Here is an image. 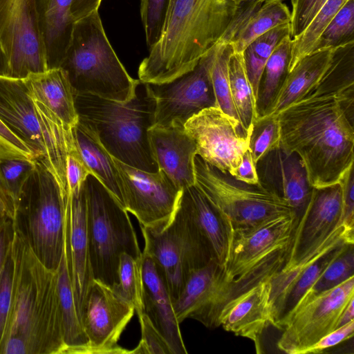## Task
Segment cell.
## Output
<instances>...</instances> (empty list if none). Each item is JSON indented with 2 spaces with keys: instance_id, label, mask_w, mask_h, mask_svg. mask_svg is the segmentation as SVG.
<instances>
[{
  "instance_id": "6da1fadb",
  "label": "cell",
  "mask_w": 354,
  "mask_h": 354,
  "mask_svg": "<svg viewBox=\"0 0 354 354\" xmlns=\"http://www.w3.org/2000/svg\"><path fill=\"white\" fill-rule=\"evenodd\" d=\"M11 252L12 290L0 354H65L57 270L46 267L15 229Z\"/></svg>"
},
{
  "instance_id": "7a4b0ae2",
  "label": "cell",
  "mask_w": 354,
  "mask_h": 354,
  "mask_svg": "<svg viewBox=\"0 0 354 354\" xmlns=\"http://www.w3.org/2000/svg\"><path fill=\"white\" fill-rule=\"evenodd\" d=\"M277 115L280 148L299 157L311 186L339 183L353 166L354 127L338 93L312 91Z\"/></svg>"
},
{
  "instance_id": "3957f363",
  "label": "cell",
  "mask_w": 354,
  "mask_h": 354,
  "mask_svg": "<svg viewBox=\"0 0 354 354\" xmlns=\"http://www.w3.org/2000/svg\"><path fill=\"white\" fill-rule=\"evenodd\" d=\"M239 7L230 0H171L162 35L138 67L142 83L192 70L219 40Z\"/></svg>"
},
{
  "instance_id": "277c9868",
  "label": "cell",
  "mask_w": 354,
  "mask_h": 354,
  "mask_svg": "<svg viewBox=\"0 0 354 354\" xmlns=\"http://www.w3.org/2000/svg\"><path fill=\"white\" fill-rule=\"evenodd\" d=\"M142 85L140 88L138 84L136 95L128 102L78 94L75 95V104L78 122L97 137L112 157L132 167L156 173L159 169L148 134L154 124L156 104L145 84Z\"/></svg>"
},
{
  "instance_id": "5b68a950",
  "label": "cell",
  "mask_w": 354,
  "mask_h": 354,
  "mask_svg": "<svg viewBox=\"0 0 354 354\" xmlns=\"http://www.w3.org/2000/svg\"><path fill=\"white\" fill-rule=\"evenodd\" d=\"M0 120L34 152L53 176L64 200L66 158L75 147L72 128L28 94L24 79L0 74Z\"/></svg>"
},
{
  "instance_id": "8992f818",
  "label": "cell",
  "mask_w": 354,
  "mask_h": 354,
  "mask_svg": "<svg viewBox=\"0 0 354 354\" xmlns=\"http://www.w3.org/2000/svg\"><path fill=\"white\" fill-rule=\"evenodd\" d=\"M75 95L90 94L125 102L136 93L132 78L112 48L98 10L75 21L71 39L60 66Z\"/></svg>"
},
{
  "instance_id": "52a82bcc",
  "label": "cell",
  "mask_w": 354,
  "mask_h": 354,
  "mask_svg": "<svg viewBox=\"0 0 354 354\" xmlns=\"http://www.w3.org/2000/svg\"><path fill=\"white\" fill-rule=\"evenodd\" d=\"M90 263L93 279L114 288L120 254L142 257L128 212L93 174L84 183Z\"/></svg>"
},
{
  "instance_id": "ba28073f",
  "label": "cell",
  "mask_w": 354,
  "mask_h": 354,
  "mask_svg": "<svg viewBox=\"0 0 354 354\" xmlns=\"http://www.w3.org/2000/svg\"><path fill=\"white\" fill-rule=\"evenodd\" d=\"M33 186L28 185L18 205L14 227L39 261L57 270L63 254L65 200L53 176L37 162Z\"/></svg>"
},
{
  "instance_id": "9c48e42d",
  "label": "cell",
  "mask_w": 354,
  "mask_h": 354,
  "mask_svg": "<svg viewBox=\"0 0 354 354\" xmlns=\"http://www.w3.org/2000/svg\"><path fill=\"white\" fill-rule=\"evenodd\" d=\"M194 169L195 185L230 220L234 230L295 214L283 198L260 183L250 185L239 181L197 155Z\"/></svg>"
},
{
  "instance_id": "30bf717a",
  "label": "cell",
  "mask_w": 354,
  "mask_h": 354,
  "mask_svg": "<svg viewBox=\"0 0 354 354\" xmlns=\"http://www.w3.org/2000/svg\"><path fill=\"white\" fill-rule=\"evenodd\" d=\"M354 298V276L317 294L306 292L283 321L277 347L288 354H300L336 329L342 310Z\"/></svg>"
},
{
  "instance_id": "8fae6325",
  "label": "cell",
  "mask_w": 354,
  "mask_h": 354,
  "mask_svg": "<svg viewBox=\"0 0 354 354\" xmlns=\"http://www.w3.org/2000/svg\"><path fill=\"white\" fill-rule=\"evenodd\" d=\"M3 75L24 79L48 69L30 0H0Z\"/></svg>"
},
{
  "instance_id": "7c38bea8",
  "label": "cell",
  "mask_w": 354,
  "mask_h": 354,
  "mask_svg": "<svg viewBox=\"0 0 354 354\" xmlns=\"http://www.w3.org/2000/svg\"><path fill=\"white\" fill-rule=\"evenodd\" d=\"M211 50L191 71L169 82L144 83L155 100L154 124L184 126L202 110L217 106L210 77Z\"/></svg>"
},
{
  "instance_id": "4fadbf2b",
  "label": "cell",
  "mask_w": 354,
  "mask_h": 354,
  "mask_svg": "<svg viewBox=\"0 0 354 354\" xmlns=\"http://www.w3.org/2000/svg\"><path fill=\"white\" fill-rule=\"evenodd\" d=\"M184 127L196 145L197 156L234 176L249 145V138L237 120L212 106L193 115Z\"/></svg>"
},
{
  "instance_id": "5bb4252c",
  "label": "cell",
  "mask_w": 354,
  "mask_h": 354,
  "mask_svg": "<svg viewBox=\"0 0 354 354\" xmlns=\"http://www.w3.org/2000/svg\"><path fill=\"white\" fill-rule=\"evenodd\" d=\"M134 312V306L113 288L93 279L80 314L87 354L129 353L118 342Z\"/></svg>"
},
{
  "instance_id": "9a60e30c",
  "label": "cell",
  "mask_w": 354,
  "mask_h": 354,
  "mask_svg": "<svg viewBox=\"0 0 354 354\" xmlns=\"http://www.w3.org/2000/svg\"><path fill=\"white\" fill-rule=\"evenodd\" d=\"M122 181L123 207L140 227H160L171 219L181 190L162 171L147 172L113 157Z\"/></svg>"
},
{
  "instance_id": "2e32d148",
  "label": "cell",
  "mask_w": 354,
  "mask_h": 354,
  "mask_svg": "<svg viewBox=\"0 0 354 354\" xmlns=\"http://www.w3.org/2000/svg\"><path fill=\"white\" fill-rule=\"evenodd\" d=\"M141 230L142 252L153 259L174 301L190 272L207 264L206 258L184 228L171 219L164 226Z\"/></svg>"
},
{
  "instance_id": "e0dca14e",
  "label": "cell",
  "mask_w": 354,
  "mask_h": 354,
  "mask_svg": "<svg viewBox=\"0 0 354 354\" xmlns=\"http://www.w3.org/2000/svg\"><path fill=\"white\" fill-rule=\"evenodd\" d=\"M342 214L340 183L313 187L307 205L297 218L285 265L299 259L341 225Z\"/></svg>"
},
{
  "instance_id": "ac0fdd59",
  "label": "cell",
  "mask_w": 354,
  "mask_h": 354,
  "mask_svg": "<svg viewBox=\"0 0 354 354\" xmlns=\"http://www.w3.org/2000/svg\"><path fill=\"white\" fill-rule=\"evenodd\" d=\"M295 214L282 216L254 227L234 230L223 281L237 275L268 252L291 241L297 221Z\"/></svg>"
},
{
  "instance_id": "d6986e66",
  "label": "cell",
  "mask_w": 354,
  "mask_h": 354,
  "mask_svg": "<svg viewBox=\"0 0 354 354\" xmlns=\"http://www.w3.org/2000/svg\"><path fill=\"white\" fill-rule=\"evenodd\" d=\"M64 243L68 253L73 294L80 316L85 295L93 281L89 258L84 184L78 190L66 195Z\"/></svg>"
},
{
  "instance_id": "ffe728a7",
  "label": "cell",
  "mask_w": 354,
  "mask_h": 354,
  "mask_svg": "<svg viewBox=\"0 0 354 354\" xmlns=\"http://www.w3.org/2000/svg\"><path fill=\"white\" fill-rule=\"evenodd\" d=\"M256 167L259 183L283 198L299 217L313 188L299 157L279 147L263 156Z\"/></svg>"
},
{
  "instance_id": "44dd1931",
  "label": "cell",
  "mask_w": 354,
  "mask_h": 354,
  "mask_svg": "<svg viewBox=\"0 0 354 354\" xmlns=\"http://www.w3.org/2000/svg\"><path fill=\"white\" fill-rule=\"evenodd\" d=\"M270 279L265 280L234 299L221 310L218 327L250 339L261 353V337L268 326H274L270 301Z\"/></svg>"
},
{
  "instance_id": "7402d4cb",
  "label": "cell",
  "mask_w": 354,
  "mask_h": 354,
  "mask_svg": "<svg viewBox=\"0 0 354 354\" xmlns=\"http://www.w3.org/2000/svg\"><path fill=\"white\" fill-rule=\"evenodd\" d=\"M148 134L152 155L159 170L165 172L180 190L195 185L196 147L184 126L153 125Z\"/></svg>"
},
{
  "instance_id": "603a6c76",
  "label": "cell",
  "mask_w": 354,
  "mask_h": 354,
  "mask_svg": "<svg viewBox=\"0 0 354 354\" xmlns=\"http://www.w3.org/2000/svg\"><path fill=\"white\" fill-rule=\"evenodd\" d=\"M178 203L194 223L214 259L225 267L234 234L230 220L196 185L183 188Z\"/></svg>"
},
{
  "instance_id": "cb8c5ba5",
  "label": "cell",
  "mask_w": 354,
  "mask_h": 354,
  "mask_svg": "<svg viewBox=\"0 0 354 354\" xmlns=\"http://www.w3.org/2000/svg\"><path fill=\"white\" fill-rule=\"evenodd\" d=\"M291 241L277 247L229 280L222 279L198 322L209 328L218 327V318L225 306L259 283L272 279L283 268L290 254Z\"/></svg>"
},
{
  "instance_id": "d4e9b609",
  "label": "cell",
  "mask_w": 354,
  "mask_h": 354,
  "mask_svg": "<svg viewBox=\"0 0 354 354\" xmlns=\"http://www.w3.org/2000/svg\"><path fill=\"white\" fill-rule=\"evenodd\" d=\"M143 312L167 340L174 354H187L173 300L153 259L142 252Z\"/></svg>"
},
{
  "instance_id": "484cf974",
  "label": "cell",
  "mask_w": 354,
  "mask_h": 354,
  "mask_svg": "<svg viewBox=\"0 0 354 354\" xmlns=\"http://www.w3.org/2000/svg\"><path fill=\"white\" fill-rule=\"evenodd\" d=\"M290 10L282 0L252 1L241 4L219 39L242 53L256 38L290 22ZM218 40V41H219Z\"/></svg>"
},
{
  "instance_id": "4316f807",
  "label": "cell",
  "mask_w": 354,
  "mask_h": 354,
  "mask_svg": "<svg viewBox=\"0 0 354 354\" xmlns=\"http://www.w3.org/2000/svg\"><path fill=\"white\" fill-rule=\"evenodd\" d=\"M73 0H30L48 67H59L69 46L75 21Z\"/></svg>"
},
{
  "instance_id": "83f0119b",
  "label": "cell",
  "mask_w": 354,
  "mask_h": 354,
  "mask_svg": "<svg viewBox=\"0 0 354 354\" xmlns=\"http://www.w3.org/2000/svg\"><path fill=\"white\" fill-rule=\"evenodd\" d=\"M338 46L317 48L298 62L287 73L268 115H277L308 95L330 68Z\"/></svg>"
},
{
  "instance_id": "f1b7e54d",
  "label": "cell",
  "mask_w": 354,
  "mask_h": 354,
  "mask_svg": "<svg viewBox=\"0 0 354 354\" xmlns=\"http://www.w3.org/2000/svg\"><path fill=\"white\" fill-rule=\"evenodd\" d=\"M24 81L32 100L44 104L68 127L75 126L78 115L75 94L66 72L61 67L30 73Z\"/></svg>"
},
{
  "instance_id": "f546056e",
  "label": "cell",
  "mask_w": 354,
  "mask_h": 354,
  "mask_svg": "<svg viewBox=\"0 0 354 354\" xmlns=\"http://www.w3.org/2000/svg\"><path fill=\"white\" fill-rule=\"evenodd\" d=\"M223 270L224 267L212 260L190 272L180 294L173 301L180 324L187 318L198 321L215 295L223 279Z\"/></svg>"
},
{
  "instance_id": "4dcf8cb0",
  "label": "cell",
  "mask_w": 354,
  "mask_h": 354,
  "mask_svg": "<svg viewBox=\"0 0 354 354\" xmlns=\"http://www.w3.org/2000/svg\"><path fill=\"white\" fill-rule=\"evenodd\" d=\"M74 142L91 174L117 198L123 206L122 186L113 157L97 137L84 125L77 122L72 128Z\"/></svg>"
},
{
  "instance_id": "1f68e13d",
  "label": "cell",
  "mask_w": 354,
  "mask_h": 354,
  "mask_svg": "<svg viewBox=\"0 0 354 354\" xmlns=\"http://www.w3.org/2000/svg\"><path fill=\"white\" fill-rule=\"evenodd\" d=\"M57 274L58 292L63 317L64 340L66 346L65 354H87L88 340L75 304L65 243Z\"/></svg>"
},
{
  "instance_id": "d6a6232c",
  "label": "cell",
  "mask_w": 354,
  "mask_h": 354,
  "mask_svg": "<svg viewBox=\"0 0 354 354\" xmlns=\"http://www.w3.org/2000/svg\"><path fill=\"white\" fill-rule=\"evenodd\" d=\"M291 40L290 33L284 36L266 64L256 100L257 118L268 114L288 73Z\"/></svg>"
},
{
  "instance_id": "836d02e7",
  "label": "cell",
  "mask_w": 354,
  "mask_h": 354,
  "mask_svg": "<svg viewBox=\"0 0 354 354\" xmlns=\"http://www.w3.org/2000/svg\"><path fill=\"white\" fill-rule=\"evenodd\" d=\"M228 70L233 104L241 128L249 138L257 113L256 100L247 75L243 52L232 50L229 57Z\"/></svg>"
},
{
  "instance_id": "e575fe53",
  "label": "cell",
  "mask_w": 354,
  "mask_h": 354,
  "mask_svg": "<svg viewBox=\"0 0 354 354\" xmlns=\"http://www.w3.org/2000/svg\"><path fill=\"white\" fill-rule=\"evenodd\" d=\"M347 1L328 0L305 29L292 38L288 73L303 57L317 48L323 32Z\"/></svg>"
},
{
  "instance_id": "d590c367",
  "label": "cell",
  "mask_w": 354,
  "mask_h": 354,
  "mask_svg": "<svg viewBox=\"0 0 354 354\" xmlns=\"http://www.w3.org/2000/svg\"><path fill=\"white\" fill-rule=\"evenodd\" d=\"M290 32V23L277 26L253 40L243 50L247 75L257 100L266 64L279 41Z\"/></svg>"
},
{
  "instance_id": "8d00e7d4",
  "label": "cell",
  "mask_w": 354,
  "mask_h": 354,
  "mask_svg": "<svg viewBox=\"0 0 354 354\" xmlns=\"http://www.w3.org/2000/svg\"><path fill=\"white\" fill-rule=\"evenodd\" d=\"M232 51L229 44L217 41L211 49L210 77L217 106L239 121L230 86L228 62Z\"/></svg>"
},
{
  "instance_id": "74e56055",
  "label": "cell",
  "mask_w": 354,
  "mask_h": 354,
  "mask_svg": "<svg viewBox=\"0 0 354 354\" xmlns=\"http://www.w3.org/2000/svg\"><path fill=\"white\" fill-rule=\"evenodd\" d=\"M118 283L113 288L131 303L137 315L143 312L142 257L135 259L127 253L120 254Z\"/></svg>"
},
{
  "instance_id": "f35d334b",
  "label": "cell",
  "mask_w": 354,
  "mask_h": 354,
  "mask_svg": "<svg viewBox=\"0 0 354 354\" xmlns=\"http://www.w3.org/2000/svg\"><path fill=\"white\" fill-rule=\"evenodd\" d=\"M280 147V127L277 115L257 118L249 135L248 149L255 165L270 151Z\"/></svg>"
},
{
  "instance_id": "ab89813d",
  "label": "cell",
  "mask_w": 354,
  "mask_h": 354,
  "mask_svg": "<svg viewBox=\"0 0 354 354\" xmlns=\"http://www.w3.org/2000/svg\"><path fill=\"white\" fill-rule=\"evenodd\" d=\"M37 162L17 158L0 161V180L13 196L17 207L36 169Z\"/></svg>"
},
{
  "instance_id": "60d3db41",
  "label": "cell",
  "mask_w": 354,
  "mask_h": 354,
  "mask_svg": "<svg viewBox=\"0 0 354 354\" xmlns=\"http://www.w3.org/2000/svg\"><path fill=\"white\" fill-rule=\"evenodd\" d=\"M353 276L354 243L346 245L342 252L328 266L306 292L317 294L324 292L338 286Z\"/></svg>"
},
{
  "instance_id": "b9f144b4",
  "label": "cell",
  "mask_w": 354,
  "mask_h": 354,
  "mask_svg": "<svg viewBox=\"0 0 354 354\" xmlns=\"http://www.w3.org/2000/svg\"><path fill=\"white\" fill-rule=\"evenodd\" d=\"M353 32L354 0H348L323 32L317 48L337 46L352 41Z\"/></svg>"
},
{
  "instance_id": "7bdbcfd3",
  "label": "cell",
  "mask_w": 354,
  "mask_h": 354,
  "mask_svg": "<svg viewBox=\"0 0 354 354\" xmlns=\"http://www.w3.org/2000/svg\"><path fill=\"white\" fill-rule=\"evenodd\" d=\"M171 0H141L140 17L148 49L160 39Z\"/></svg>"
},
{
  "instance_id": "ee69618b",
  "label": "cell",
  "mask_w": 354,
  "mask_h": 354,
  "mask_svg": "<svg viewBox=\"0 0 354 354\" xmlns=\"http://www.w3.org/2000/svg\"><path fill=\"white\" fill-rule=\"evenodd\" d=\"M141 328V339L131 354H174L169 344L153 326L149 317L141 313L138 315Z\"/></svg>"
},
{
  "instance_id": "f6af8a7d",
  "label": "cell",
  "mask_w": 354,
  "mask_h": 354,
  "mask_svg": "<svg viewBox=\"0 0 354 354\" xmlns=\"http://www.w3.org/2000/svg\"><path fill=\"white\" fill-rule=\"evenodd\" d=\"M10 158L37 161L31 149L0 120V161Z\"/></svg>"
},
{
  "instance_id": "bcb514c9",
  "label": "cell",
  "mask_w": 354,
  "mask_h": 354,
  "mask_svg": "<svg viewBox=\"0 0 354 354\" xmlns=\"http://www.w3.org/2000/svg\"><path fill=\"white\" fill-rule=\"evenodd\" d=\"M328 0H290V32L291 38L299 35L309 24Z\"/></svg>"
},
{
  "instance_id": "7dc6e473",
  "label": "cell",
  "mask_w": 354,
  "mask_h": 354,
  "mask_svg": "<svg viewBox=\"0 0 354 354\" xmlns=\"http://www.w3.org/2000/svg\"><path fill=\"white\" fill-rule=\"evenodd\" d=\"M13 269V259L10 248L0 277V343L6 324L11 301Z\"/></svg>"
},
{
  "instance_id": "c3c4849f",
  "label": "cell",
  "mask_w": 354,
  "mask_h": 354,
  "mask_svg": "<svg viewBox=\"0 0 354 354\" xmlns=\"http://www.w3.org/2000/svg\"><path fill=\"white\" fill-rule=\"evenodd\" d=\"M66 173L67 194L80 189L91 174L76 147L71 149L67 155Z\"/></svg>"
},
{
  "instance_id": "681fc988",
  "label": "cell",
  "mask_w": 354,
  "mask_h": 354,
  "mask_svg": "<svg viewBox=\"0 0 354 354\" xmlns=\"http://www.w3.org/2000/svg\"><path fill=\"white\" fill-rule=\"evenodd\" d=\"M354 320L326 334L300 354L320 353L353 337Z\"/></svg>"
},
{
  "instance_id": "f907efd6",
  "label": "cell",
  "mask_w": 354,
  "mask_h": 354,
  "mask_svg": "<svg viewBox=\"0 0 354 354\" xmlns=\"http://www.w3.org/2000/svg\"><path fill=\"white\" fill-rule=\"evenodd\" d=\"M342 190V214L341 224L354 230V179L353 166L345 174L341 181Z\"/></svg>"
},
{
  "instance_id": "816d5d0a",
  "label": "cell",
  "mask_w": 354,
  "mask_h": 354,
  "mask_svg": "<svg viewBox=\"0 0 354 354\" xmlns=\"http://www.w3.org/2000/svg\"><path fill=\"white\" fill-rule=\"evenodd\" d=\"M13 221L8 217L0 218V277L10 252L14 236Z\"/></svg>"
},
{
  "instance_id": "f5cc1de1",
  "label": "cell",
  "mask_w": 354,
  "mask_h": 354,
  "mask_svg": "<svg viewBox=\"0 0 354 354\" xmlns=\"http://www.w3.org/2000/svg\"><path fill=\"white\" fill-rule=\"evenodd\" d=\"M234 177L239 181L250 185L259 183L257 167L249 149L243 154L242 161L236 169Z\"/></svg>"
},
{
  "instance_id": "db71d44e",
  "label": "cell",
  "mask_w": 354,
  "mask_h": 354,
  "mask_svg": "<svg viewBox=\"0 0 354 354\" xmlns=\"http://www.w3.org/2000/svg\"><path fill=\"white\" fill-rule=\"evenodd\" d=\"M17 208L15 200L0 180V218L8 217L13 221Z\"/></svg>"
},
{
  "instance_id": "11a10c76",
  "label": "cell",
  "mask_w": 354,
  "mask_h": 354,
  "mask_svg": "<svg viewBox=\"0 0 354 354\" xmlns=\"http://www.w3.org/2000/svg\"><path fill=\"white\" fill-rule=\"evenodd\" d=\"M102 0H73L71 13L74 21L94 10H98Z\"/></svg>"
},
{
  "instance_id": "9f6ffc18",
  "label": "cell",
  "mask_w": 354,
  "mask_h": 354,
  "mask_svg": "<svg viewBox=\"0 0 354 354\" xmlns=\"http://www.w3.org/2000/svg\"><path fill=\"white\" fill-rule=\"evenodd\" d=\"M354 320V298L351 299L339 315L336 328Z\"/></svg>"
},
{
  "instance_id": "6f0895ef",
  "label": "cell",
  "mask_w": 354,
  "mask_h": 354,
  "mask_svg": "<svg viewBox=\"0 0 354 354\" xmlns=\"http://www.w3.org/2000/svg\"><path fill=\"white\" fill-rule=\"evenodd\" d=\"M235 6L239 7L241 4L252 1H264L265 0H230Z\"/></svg>"
}]
</instances>
